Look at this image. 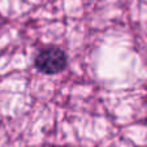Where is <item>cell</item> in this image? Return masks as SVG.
<instances>
[{"mask_svg": "<svg viewBox=\"0 0 147 147\" xmlns=\"http://www.w3.org/2000/svg\"><path fill=\"white\" fill-rule=\"evenodd\" d=\"M67 65V55L59 47H46L35 57V67L46 74L60 73Z\"/></svg>", "mask_w": 147, "mask_h": 147, "instance_id": "cell-1", "label": "cell"}]
</instances>
